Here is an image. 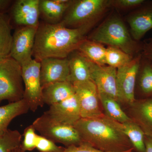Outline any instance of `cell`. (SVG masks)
Returning a JSON list of instances; mask_svg holds the SVG:
<instances>
[{
  "label": "cell",
  "instance_id": "obj_1",
  "mask_svg": "<svg viewBox=\"0 0 152 152\" xmlns=\"http://www.w3.org/2000/svg\"><path fill=\"white\" fill-rule=\"evenodd\" d=\"M91 29L69 28L61 23L49 24L40 22L36 33L33 56L39 61L45 58H67L87 39V34Z\"/></svg>",
  "mask_w": 152,
  "mask_h": 152
},
{
  "label": "cell",
  "instance_id": "obj_2",
  "mask_svg": "<svg viewBox=\"0 0 152 152\" xmlns=\"http://www.w3.org/2000/svg\"><path fill=\"white\" fill-rule=\"evenodd\" d=\"M82 143L107 152H123L132 148L123 132L122 124L105 114L93 118H81L74 125Z\"/></svg>",
  "mask_w": 152,
  "mask_h": 152
},
{
  "label": "cell",
  "instance_id": "obj_3",
  "mask_svg": "<svg viewBox=\"0 0 152 152\" xmlns=\"http://www.w3.org/2000/svg\"><path fill=\"white\" fill-rule=\"evenodd\" d=\"M88 39L120 49L133 56L142 53V43L135 41L122 20L118 17L107 19L89 37Z\"/></svg>",
  "mask_w": 152,
  "mask_h": 152
},
{
  "label": "cell",
  "instance_id": "obj_4",
  "mask_svg": "<svg viewBox=\"0 0 152 152\" xmlns=\"http://www.w3.org/2000/svg\"><path fill=\"white\" fill-rule=\"evenodd\" d=\"M110 6L108 0L73 1L60 23L69 28H92Z\"/></svg>",
  "mask_w": 152,
  "mask_h": 152
},
{
  "label": "cell",
  "instance_id": "obj_5",
  "mask_svg": "<svg viewBox=\"0 0 152 152\" xmlns=\"http://www.w3.org/2000/svg\"><path fill=\"white\" fill-rule=\"evenodd\" d=\"M23 83L21 66L10 56L0 58V102L23 99Z\"/></svg>",
  "mask_w": 152,
  "mask_h": 152
},
{
  "label": "cell",
  "instance_id": "obj_6",
  "mask_svg": "<svg viewBox=\"0 0 152 152\" xmlns=\"http://www.w3.org/2000/svg\"><path fill=\"white\" fill-rule=\"evenodd\" d=\"M36 131L54 142L59 143L67 147L79 145L82 141L73 126L57 121L44 113L33 122Z\"/></svg>",
  "mask_w": 152,
  "mask_h": 152
},
{
  "label": "cell",
  "instance_id": "obj_7",
  "mask_svg": "<svg viewBox=\"0 0 152 152\" xmlns=\"http://www.w3.org/2000/svg\"><path fill=\"white\" fill-rule=\"evenodd\" d=\"M22 74L25 86L23 99L27 102L30 110L35 112L45 104L40 81V62L33 59L22 67Z\"/></svg>",
  "mask_w": 152,
  "mask_h": 152
},
{
  "label": "cell",
  "instance_id": "obj_8",
  "mask_svg": "<svg viewBox=\"0 0 152 152\" xmlns=\"http://www.w3.org/2000/svg\"><path fill=\"white\" fill-rule=\"evenodd\" d=\"M142 53L133 58L129 63L117 69V87L119 102L133 103L136 99L135 91Z\"/></svg>",
  "mask_w": 152,
  "mask_h": 152
},
{
  "label": "cell",
  "instance_id": "obj_9",
  "mask_svg": "<svg viewBox=\"0 0 152 152\" xmlns=\"http://www.w3.org/2000/svg\"><path fill=\"white\" fill-rule=\"evenodd\" d=\"M78 99L81 118H93L104 115L100 107L97 88L91 80L72 83Z\"/></svg>",
  "mask_w": 152,
  "mask_h": 152
},
{
  "label": "cell",
  "instance_id": "obj_10",
  "mask_svg": "<svg viewBox=\"0 0 152 152\" xmlns=\"http://www.w3.org/2000/svg\"><path fill=\"white\" fill-rule=\"evenodd\" d=\"M38 27H18L12 34L10 56L21 66L33 59V51Z\"/></svg>",
  "mask_w": 152,
  "mask_h": 152
},
{
  "label": "cell",
  "instance_id": "obj_11",
  "mask_svg": "<svg viewBox=\"0 0 152 152\" xmlns=\"http://www.w3.org/2000/svg\"><path fill=\"white\" fill-rule=\"evenodd\" d=\"M39 0L14 1L9 15L10 23L18 27H35L39 24Z\"/></svg>",
  "mask_w": 152,
  "mask_h": 152
},
{
  "label": "cell",
  "instance_id": "obj_12",
  "mask_svg": "<svg viewBox=\"0 0 152 152\" xmlns=\"http://www.w3.org/2000/svg\"><path fill=\"white\" fill-rule=\"evenodd\" d=\"M89 61L91 80L96 85L99 94L108 95L118 102L116 82L117 69L108 66L98 65Z\"/></svg>",
  "mask_w": 152,
  "mask_h": 152
},
{
  "label": "cell",
  "instance_id": "obj_13",
  "mask_svg": "<svg viewBox=\"0 0 152 152\" xmlns=\"http://www.w3.org/2000/svg\"><path fill=\"white\" fill-rule=\"evenodd\" d=\"M40 62L42 88L52 83L68 81L70 71L68 58H45Z\"/></svg>",
  "mask_w": 152,
  "mask_h": 152
},
{
  "label": "cell",
  "instance_id": "obj_14",
  "mask_svg": "<svg viewBox=\"0 0 152 152\" xmlns=\"http://www.w3.org/2000/svg\"><path fill=\"white\" fill-rule=\"evenodd\" d=\"M45 113L57 121L73 126L81 118L79 101L75 94L50 106V108Z\"/></svg>",
  "mask_w": 152,
  "mask_h": 152
},
{
  "label": "cell",
  "instance_id": "obj_15",
  "mask_svg": "<svg viewBox=\"0 0 152 152\" xmlns=\"http://www.w3.org/2000/svg\"><path fill=\"white\" fill-rule=\"evenodd\" d=\"M128 22L130 34L135 41L140 42L152 29V1L145 3L129 15Z\"/></svg>",
  "mask_w": 152,
  "mask_h": 152
},
{
  "label": "cell",
  "instance_id": "obj_16",
  "mask_svg": "<svg viewBox=\"0 0 152 152\" xmlns=\"http://www.w3.org/2000/svg\"><path fill=\"white\" fill-rule=\"evenodd\" d=\"M129 117L152 138V99H136L129 105Z\"/></svg>",
  "mask_w": 152,
  "mask_h": 152
},
{
  "label": "cell",
  "instance_id": "obj_17",
  "mask_svg": "<svg viewBox=\"0 0 152 152\" xmlns=\"http://www.w3.org/2000/svg\"><path fill=\"white\" fill-rule=\"evenodd\" d=\"M73 1L39 0L40 18L49 24H58L61 22L66 12Z\"/></svg>",
  "mask_w": 152,
  "mask_h": 152
},
{
  "label": "cell",
  "instance_id": "obj_18",
  "mask_svg": "<svg viewBox=\"0 0 152 152\" xmlns=\"http://www.w3.org/2000/svg\"><path fill=\"white\" fill-rule=\"evenodd\" d=\"M75 94L73 85L68 81L52 83L42 88L44 103L50 106L65 100Z\"/></svg>",
  "mask_w": 152,
  "mask_h": 152
},
{
  "label": "cell",
  "instance_id": "obj_19",
  "mask_svg": "<svg viewBox=\"0 0 152 152\" xmlns=\"http://www.w3.org/2000/svg\"><path fill=\"white\" fill-rule=\"evenodd\" d=\"M68 58L70 71L68 82L72 83L91 80L89 61L80 52L75 51Z\"/></svg>",
  "mask_w": 152,
  "mask_h": 152
},
{
  "label": "cell",
  "instance_id": "obj_20",
  "mask_svg": "<svg viewBox=\"0 0 152 152\" xmlns=\"http://www.w3.org/2000/svg\"><path fill=\"white\" fill-rule=\"evenodd\" d=\"M29 110L28 104L24 99L0 107V137L8 130V126L14 118L27 113Z\"/></svg>",
  "mask_w": 152,
  "mask_h": 152
},
{
  "label": "cell",
  "instance_id": "obj_21",
  "mask_svg": "<svg viewBox=\"0 0 152 152\" xmlns=\"http://www.w3.org/2000/svg\"><path fill=\"white\" fill-rule=\"evenodd\" d=\"M136 84L142 99H152V62L142 54Z\"/></svg>",
  "mask_w": 152,
  "mask_h": 152
},
{
  "label": "cell",
  "instance_id": "obj_22",
  "mask_svg": "<svg viewBox=\"0 0 152 152\" xmlns=\"http://www.w3.org/2000/svg\"><path fill=\"white\" fill-rule=\"evenodd\" d=\"M77 50L90 61L98 65H106V48L102 44L86 39Z\"/></svg>",
  "mask_w": 152,
  "mask_h": 152
},
{
  "label": "cell",
  "instance_id": "obj_23",
  "mask_svg": "<svg viewBox=\"0 0 152 152\" xmlns=\"http://www.w3.org/2000/svg\"><path fill=\"white\" fill-rule=\"evenodd\" d=\"M99 94L100 102L105 112L106 116L121 124L130 121L131 119L123 111L118 101L108 95Z\"/></svg>",
  "mask_w": 152,
  "mask_h": 152
},
{
  "label": "cell",
  "instance_id": "obj_24",
  "mask_svg": "<svg viewBox=\"0 0 152 152\" xmlns=\"http://www.w3.org/2000/svg\"><path fill=\"white\" fill-rule=\"evenodd\" d=\"M12 29L8 15H0V58L10 56L12 40Z\"/></svg>",
  "mask_w": 152,
  "mask_h": 152
},
{
  "label": "cell",
  "instance_id": "obj_25",
  "mask_svg": "<svg viewBox=\"0 0 152 152\" xmlns=\"http://www.w3.org/2000/svg\"><path fill=\"white\" fill-rule=\"evenodd\" d=\"M122 124L123 132L133 147L138 152H145V135L141 129L132 119Z\"/></svg>",
  "mask_w": 152,
  "mask_h": 152
},
{
  "label": "cell",
  "instance_id": "obj_26",
  "mask_svg": "<svg viewBox=\"0 0 152 152\" xmlns=\"http://www.w3.org/2000/svg\"><path fill=\"white\" fill-rule=\"evenodd\" d=\"M134 57L113 47L106 48V64L118 69L129 63Z\"/></svg>",
  "mask_w": 152,
  "mask_h": 152
},
{
  "label": "cell",
  "instance_id": "obj_27",
  "mask_svg": "<svg viewBox=\"0 0 152 152\" xmlns=\"http://www.w3.org/2000/svg\"><path fill=\"white\" fill-rule=\"evenodd\" d=\"M22 135L17 130L7 131L0 137V152H10L21 144Z\"/></svg>",
  "mask_w": 152,
  "mask_h": 152
},
{
  "label": "cell",
  "instance_id": "obj_28",
  "mask_svg": "<svg viewBox=\"0 0 152 152\" xmlns=\"http://www.w3.org/2000/svg\"><path fill=\"white\" fill-rule=\"evenodd\" d=\"M36 148L40 152H63L65 148L57 145L50 140L37 134Z\"/></svg>",
  "mask_w": 152,
  "mask_h": 152
},
{
  "label": "cell",
  "instance_id": "obj_29",
  "mask_svg": "<svg viewBox=\"0 0 152 152\" xmlns=\"http://www.w3.org/2000/svg\"><path fill=\"white\" fill-rule=\"evenodd\" d=\"M37 134L32 125L27 127L24 131V140L21 143L22 149L25 151H32L36 148Z\"/></svg>",
  "mask_w": 152,
  "mask_h": 152
},
{
  "label": "cell",
  "instance_id": "obj_30",
  "mask_svg": "<svg viewBox=\"0 0 152 152\" xmlns=\"http://www.w3.org/2000/svg\"><path fill=\"white\" fill-rule=\"evenodd\" d=\"M145 0H114L110 1L111 6L118 8L137 9L142 5Z\"/></svg>",
  "mask_w": 152,
  "mask_h": 152
},
{
  "label": "cell",
  "instance_id": "obj_31",
  "mask_svg": "<svg viewBox=\"0 0 152 152\" xmlns=\"http://www.w3.org/2000/svg\"><path fill=\"white\" fill-rule=\"evenodd\" d=\"M63 152H134L133 148L123 152L104 151L94 148L88 144L82 143L79 145H73L65 148Z\"/></svg>",
  "mask_w": 152,
  "mask_h": 152
},
{
  "label": "cell",
  "instance_id": "obj_32",
  "mask_svg": "<svg viewBox=\"0 0 152 152\" xmlns=\"http://www.w3.org/2000/svg\"><path fill=\"white\" fill-rule=\"evenodd\" d=\"M142 55L152 62V37L142 43Z\"/></svg>",
  "mask_w": 152,
  "mask_h": 152
},
{
  "label": "cell",
  "instance_id": "obj_33",
  "mask_svg": "<svg viewBox=\"0 0 152 152\" xmlns=\"http://www.w3.org/2000/svg\"><path fill=\"white\" fill-rule=\"evenodd\" d=\"M13 2L11 0H0V15H5L9 12Z\"/></svg>",
  "mask_w": 152,
  "mask_h": 152
},
{
  "label": "cell",
  "instance_id": "obj_34",
  "mask_svg": "<svg viewBox=\"0 0 152 152\" xmlns=\"http://www.w3.org/2000/svg\"><path fill=\"white\" fill-rule=\"evenodd\" d=\"M145 152H152V138L145 136Z\"/></svg>",
  "mask_w": 152,
  "mask_h": 152
},
{
  "label": "cell",
  "instance_id": "obj_35",
  "mask_svg": "<svg viewBox=\"0 0 152 152\" xmlns=\"http://www.w3.org/2000/svg\"><path fill=\"white\" fill-rule=\"evenodd\" d=\"M10 152H26L22 149L21 147V144L19 146V147H17V148H15V149L11 151Z\"/></svg>",
  "mask_w": 152,
  "mask_h": 152
}]
</instances>
